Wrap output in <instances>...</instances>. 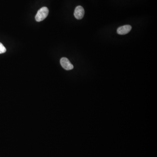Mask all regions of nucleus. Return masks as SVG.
Here are the masks:
<instances>
[{
  "mask_svg": "<svg viewBox=\"0 0 157 157\" xmlns=\"http://www.w3.org/2000/svg\"><path fill=\"white\" fill-rule=\"evenodd\" d=\"M49 12V9L47 7H41L38 11L37 14L35 15V20L38 22L43 21L47 17Z\"/></svg>",
  "mask_w": 157,
  "mask_h": 157,
  "instance_id": "1",
  "label": "nucleus"
},
{
  "mask_svg": "<svg viewBox=\"0 0 157 157\" xmlns=\"http://www.w3.org/2000/svg\"><path fill=\"white\" fill-rule=\"evenodd\" d=\"M60 64L62 67L67 70H72L73 69V66L69 60L66 57H63L60 59Z\"/></svg>",
  "mask_w": 157,
  "mask_h": 157,
  "instance_id": "2",
  "label": "nucleus"
},
{
  "mask_svg": "<svg viewBox=\"0 0 157 157\" xmlns=\"http://www.w3.org/2000/svg\"><path fill=\"white\" fill-rule=\"evenodd\" d=\"M84 9L81 6H78L75 9L74 15L75 17L78 20L82 19L84 15Z\"/></svg>",
  "mask_w": 157,
  "mask_h": 157,
  "instance_id": "3",
  "label": "nucleus"
},
{
  "mask_svg": "<svg viewBox=\"0 0 157 157\" xmlns=\"http://www.w3.org/2000/svg\"><path fill=\"white\" fill-rule=\"evenodd\" d=\"M132 27L130 25H125L119 27L117 29V33L120 35H124L128 33L131 31Z\"/></svg>",
  "mask_w": 157,
  "mask_h": 157,
  "instance_id": "4",
  "label": "nucleus"
},
{
  "mask_svg": "<svg viewBox=\"0 0 157 157\" xmlns=\"http://www.w3.org/2000/svg\"><path fill=\"white\" fill-rule=\"evenodd\" d=\"M6 52V49L2 43L0 42V54L5 53Z\"/></svg>",
  "mask_w": 157,
  "mask_h": 157,
  "instance_id": "5",
  "label": "nucleus"
}]
</instances>
